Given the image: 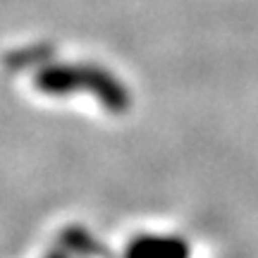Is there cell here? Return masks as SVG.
Wrapping results in <instances>:
<instances>
[{
    "instance_id": "obj_4",
    "label": "cell",
    "mask_w": 258,
    "mask_h": 258,
    "mask_svg": "<svg viewBox=\"0 0 258 258\" xmlns=\"http://www.w3.org/2000/svg\"><path fill=\"white\" fill-rule=\"evenodd\" d=\"M62 246L74 256L84 258H110V251L101 246L96 237H91L82 227H70L62 232Z\"/></svg>"
},
{
    "instance_id": "obj_3",
    "label": "cell",
    "mask_w": 258,
    "mask_h": 258,
    "mask_svg": "<svg viewBox=\"0 0 258 258\" xmlns=\"http://www.w3.org/2000/svg\"><path fill=\"white\" fill-rule=\"evenodd\" d=\"M189 244L179 237L144 234L129 241L124 258H189Z\"/></svg>"
},
{
    "instance_id": "obj_2",
    "label": "cell",
    "mask_w": 258,
    "mask_h": 258,
    "mask_svg": "<svg viewBox=\"0 0 258 258\" xmlns=\"http://www.w3.org/2000/svg\"><path fill=\"white\" fill-rule=\"evenodd\" d=\"M34 86L46 96H72L77 91H84L82 64L46 62L34 74Z\"/></svg>"
},
{
    "instance_id": "obj_6",
    "label": "cell",
    "mask_w": 258,
    "mask_h": 258,
    "mask_svg": "<svg viewBox=\"0 0 258 258\" xmlns=\"http://www.w3.org/2000/svg\"><path fill=\"white\" fill-rule=\"evenodd\" d=\"M48 258H70V256H67V253H50Z\"/></svg>"
},
{
    "instance_id": "obj_5",
    "label": "cell",
    "mask_w": 258,
    "mask_h": 258,
    "mask_svg": "<svg viewBox=\"0 0 258 258\" xmlns=\"http://www.w3.org/2000/svg\"><path fill=\"white\" fill-rule=\"evenodd\" d=\"M53 57V46H29V48H19V50H12L3 57V64L12 70V72H24L29 67H43L46 62H50Z\"/></svg>"
},
{
    "instance_id": "obj_1",
    "label": "cell",
    "mask_w": 258,
    "mask_h": 258,
    "mask_svg": "<svg viewBox=\"0 0 258 258\" xmlns=\"http://www.w3.org/2000/svg\"><path fill=\"white\" fill-rule=\"evenodd\" d=\"M84 91H89L112 115H122L132 105V93L124 84L101 64H82Z\"/></svg>"
}]
</instances>
